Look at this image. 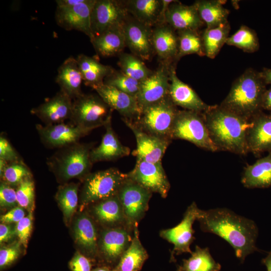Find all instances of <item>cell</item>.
<instances>
[{
  "label": "cell",
  "mask_w": 271,
  "mask_h": 271,
  "mask_svg": "<svg viewBox=\"0 0 271 271\" xmlns=\"http://www.w3.org/2000/svg\"><path fill=\"white\" fill-rule=\"evenodd\" d=\"M133 230V236L130 245L112 271H139L148 259V254L139 238L138 226Z\"/></svg>",
  "instance_id": "f546056e"
},
{
  "label": "cell",
  "mask_w": 271,
  "mask_h": 271,
  "mask_svg": "<svg viewBox=\"0 0 271 271\" xmlns=\"http://www.w3.org/2000/svg\"><path fill=\"white\" fill-rule=\"evenodd\" d=\"M171 66L169 96L176 106L186 110L203 112L209 105L205 103L196 92L177 77L175 69Z\"/></svg>",
  "instance_id": "44dd1931"
},
{
  "label": "cell",
  "mask_w": 271,
  "mask_h": 271,
  "mask_svg": "<svg viewBox=\"0 0 271 271\" xmlns=\"http://www.w3.org/2000/svg\"><path fill=\"white\" fill-rule=\"evenodd\" d=\"M152 193L127 177L117 195L122 207L125 224L128 228L134 229L138 226L148 209Z\"/></svg>",
  "instance_id": "9c48e42d"
},
{
  "label": "cell",
  "mask_w": 271,
  "mask_h": 271,
  "mask_svg": "<svg viewBox=\"0 0 271 271\" xmlns=\"http://www.w3.org/2000/svg\"><path fill=\"white\" fill-rule=\"evenodd\" d=\"M129 179L162 198L168 196L170 184L162 163H153L137 160L134 168L126 174Z\"/></svg>",
  "instance_id": "7c38bea8"
},
{
  "label": "cell",
  "mask_w": 271,
  "mask_h": 271,
  "mask_svg": "<svg viewBox=\"0 0 271 271\" xmlns=\"http://www.w3.org/2000/svg\"><path fill=\"white\" fill-rule=\"evenodd\" d=\"M246 140L248 152L255 156L271 152V113L261 112L250 120Z\"/></svg>",
  "instance_id": "ffe728a7"
},
{
  "label": "cell",
  "mask_w": 271,
  "mask_h": 271,
  "mask_svg": "<svg viewBox=\"0 0 271 271\" xmlns=\"http://www.w3.org/2000/svg\"><path fill=\"white\" fill-rule=\"evenodd\" d=\"M76 59L84 84L93 89L103 84L105 78L114 71L111 67L83 54L78 55Z\"/></svg>",
  "instance_id": "f1b7e54d"
},
{
  "label": "cell",
  "mask_w": 271,
  "mask_h": 271,
  "mask_svg": "<svg viewBox=\"0 0 271 271\" xmlns=\"http://www.w3.org/2000/svg\"><path fill=\"white\" fill-rule=\"evenodd\" d=\"M19 206L29 211L33 209L35 199V185L32 177L23 181L16 189Z\"/></svg>",
  "instance_id": "7bdbcfd3"
},
{
  "label": "cell",
  "mask_w": 271,
  "mask_h": 271,
  "mask_svg": "<svg viewBox=\"0 0 271 271\" xmlns=\"http://www.w3.org/2000/svg\"><path fill=\"white\" fill-rule=\"evenodd\" d=\"M18 204L16 190L2 181L0 185V205L1 207H15Z\"/></svg>",
  "instance_id": "bcb514c9"
},
{
  "label": "cell",
  "mask_w": 271,
  "mask_h": 271,
  "mask_svg": "<svg viewBox=\"0 0 271 271\" xmlns=\"http://www.w3.org/2000/svg\"><path fill=\"white\" fill-rule=\"evenodd\" d=\"M82 81L76 59L72 56L67 58L58 68L56 77L60 90L74 100L83 94L81 87Z\"/></svg>",
  "instance_id": "d4e9b609"
},
{
  "label": "cell",
  "mask_w": 271,
  "mask_h": 271,
  "mask_svg": "<svg viewBox=\"0 0 271 271\" xmlns=\"http://www.w3.org/2000/svg\"><path fill=\"white\" fill-rule=\"evenodd\" d=\"M90 41L97 53L104 57L121 54L126 46L122 27L111 29L94 36Z\"/></svg>",
  "instance_id": "83f0119b"
},
{
  "label": "cell",
  "mask_w": 271,
  "mask_h": 271,
  "mask_svg": "<svg viewBox=\"0 0 271 271\" xmlns=\"http://www.w3.org/2000/svg\"><path fill=\"white\" fill-rule=\"evenodd\" d=\"M152 43L154 51L161 59L166 62L177 59L178 35L168 25H159L153 30Z\"/></svg>",
  "instance_id": "4316f807"
},
{
  "label": "cell",
  "mask_w": 271,
  "mask_h": 271,
  "mask_svg": "<svg viewBox=\"0 0 271 271\" xmlns=\"http://www.w3.org/2000/svg\"><path fill=\"white\" fill-rule=\"evenodd\" d=\"M178 110L168 95L144 108L139 119L134 122L150 134L172 140L171 133Z\"/></svg>",
  "instance_id": "52a82bcc"
},
{
  "label": "cell",
  "mask_w": 271,
  "mask_h": 271,
  "mask_svg": "<svg viewBox=\"0 0 271 271\" xmlns=\"http://www.w3.org/2000/svg\"><path fill=\"white\" fill-rule=\"evenodd\" d=\"M25 212L23 208L17 206L6 214L1 215V222L4 224L18 223L25 217Z\"/></svg>",
  "instance_id": "681fc988"
},
{
  "label": "cell",
  "mask_w": 271,
  "mask_h": 271,
  "mask_svg": "<svg viewBox=\"0 0 271 271\" xmlns=\"http://www.w3.org/2000/svg\"><path fill=\"white\" fill-rule=\"evenodd\" d=\"M100 145L93 148L90 152V159L93 164L101 161H111L118 159L130 154V149L123 145L114 131L111 121L105 126Z\"/></svg>",
  "instance_id": "cb8c5ba5"
},
{
  "label": "cell",
  "mask_w": 271,
  "mask_h": 271,
  "mask_svg": "<svg viewBox=\"0 0 271 271\" xmlns=\"http://www.w3.org/2000/svg\"><path fill=\"white\" fill-rule=\"evenodd\" d=\"M165 24L174 30H196L204 24L193 4L183 5L175 1L169 7L165 15Z\"/></svg>",
  "instance_id": "7402d4cb"
},
{
  "label": "cell",
  "mask_w": 271,
  "mask_h": 271,
  "mask_svg": "<svg viewBox=\"0 0 271 271\" xmlns=\"http://www.w3.org/2000/svg\"><path fill=\"white\" fill-rule=\"evenodd\" d=\"M118 64L122 73L140 82L146 79L153 73L141 59L133 54H120Z\"/></svg>",
  "instance_id": "74e56055"
},
{
  "label": "cell",
  "mask_w": 271,
  "mask_h": 271,
  "mask_svg": "<svg viewBox=\"0 0 271 271\" xmlns=\"http://www.w3.org/2000/svg\"><path fill=\"white\" fill-rule=\"evenodd\" d=\"M171 66L168 62L164 63L150 76L141 82L136 98L142 111L146 107L161 101L169 95Z\"/></svg>",
  "instance_id": "9a60e30c"
},
{
  "label": "cell",
  "mask_w": 271,
  "mask_h": 271,
  "mask_svg": "<svg viewBox=\"0 0 271 271\" xmlns=\"http://www.w3.org/2000/svg\"><path fill=\"white\" fill-rule=\"evenodd\" d=\"M171 139L186 140L209 151H218L210 137L202 112L178 110Z\"/></svg>",
  "instance_id": "ba28073f"
},
{
  "label": "cell",
  "mask_w": 271,
  "mask_h": 271,
  "mask_svg": "<svg viewBox=\"0 0 271 271\" xmlns=\"http://www.w3.org/2000/svg\"><path fill=\"white\" fill-rule=\"evenodd\" d=\"M72 105L73 100L60 90L52 97L32 108L30 112L39 118L44 125L55 124L70 120Z\"/></svg>",
  "instance_id": "ac0fdd59"
},
{
  "label": "cell",
  "mask_w": 271,
  "mask_h": 271,
  "mask_svg": "<svg viewBox=\"0 0 271 271\" xmlns=\"http://www.w3.org/2000/svg\"><path fill=\"white\" fill-rule=\"evenodd\" d=\"M221 266L211 256L208 247L195 246L194 251L188 259H183L176 271H219Z\"/></svg>",
  "instance_id": "e575fe53"
},
{
  "label": "cell",
  "mask_w": 271,
  "mask_h": 271,
  "mask_svg": "<svg viewBox=\"0 0 271 271\" xmlns=\"http://www.w3.org/2000/svg\"><path fill=\"white\" fill-rule=\"evenodd\" d=\"M262 107L263 109L268 110L271 113V87L266 89L263 94Z\"/></svg>",
  "instance_id": "816d5d0a"
},
{
  "label": "cell",
  "mask_w": 271,
  "mask_h": 271,
  "mask_svg": "<svg viewBox=\"0 0 271 271\" xmlns=\"http://www.w3.org/2000/svg\"><path fill=\"white\" fill-rule=\"evenodd\" d=\"M0 159L9 163L23 161L8 140L3 134L0 136Z\"/></svg>",
  "instance_id": "7dc6e473"
},
{
  "label": "cell",
  "mask_w": 271,
  "mask_h": 271,
  "mask_svg": "<svg viewBox=\"0 0 271 271\" xmlns=\"http://www.w3.org/2000/svg\"><path fill=\"white\" fill-rule=\"evenodd\" d=\"M202 113L210 137L218 151L240 155L248 152L246 139L250 120L220 105H209Z\"/></svg>",
  "instance_id": "7a4b0ae2"
},
{
  "label": "cell",
  "mask_w": 271,
  "mask_h": 271,
  "mask_svg": "<svg viewBox=\"0 0 271 271\" xmlns=\"http://www.w3.org/2000/svg\"><path fill=\"white\" fill-rule=\"evenodd\" d=\"M230 26L229 22L218 27L206 28L202 34L205 55L214 59L229 37Z\"/></svg>",
  "instance_id": "d590c367"
},
{
  "label": "cell",
  "mask_w": 271,
  "mask_h": 271,
  "mask_svg": "<svg viewBox=\"0 0 271 271\" xmlns=\"http://www.w3.org/2000/svg\"><path fill=\"white\" fill-rule=\"evenodd\" d=\"M78 185L75 183L65 184L59 187L56 198L62 209L66 222L69 221L78 205Z\"/></svg>",
  "instance_id": "f35d334b"
},
{
  "label": "cell",
  "mask_w": 271,
  "mask_h": 271,
  "mask_svg": "<svg viewBox=\"0 0 271 271\" xmlns=\"http://www.w3.org/2000/svg\"><path fill=\"white\" fill-rule=\"evenodd\" d=\"M91 271H112L106 267H100L96 268Z\"/></svg>",
  "instance_id": "11a10c76"
},
{
  "label": "cell",
  "mask_w": 271,
  "mask_h": 271,
  "mask_svg": "<svg viewBox=\"0 0 271 271\" xmlns=\"http://www.w3.org/2000/svg\"><path fill=\"white\" fill-rule=\"evenodd\" d=\"M226 44L247 53L256 52L259 47L256 33L245 25L241 26L235 33L229 37Z\"/></svg>",
  "instance_id": "ab89813d"
},
{
  "label": "cell",
  "mask_w": 271,
  "mask_h": 271,
  "mask_svg": "<svg viewBox=\"0 0 271 271\" xmlns=\"http://www.w3.org/2000/svg\"><path fill=\"white\" fill-rule=\"evenodd\" d=\"M16 234L15 228L8 224L1 223L0 224V242H7L12 239Z\"/></svg>",
  "instance_id": "f907efd6"
},
{
  "label": "cell",
  "mask_w": 271,
  "mask_h": 271,
  "mask_svg": "<svg viewBox=\"0 0 271 271\" xmlns=\"http://www.w3.org/2000/svg\"><path fill=\"white\" fill-rule=\"evenodd\" d=\"M2 181L12 186H18L23 181L32 177V173L23 161L8 163L0 175Z\"/></svg>",
  "instance_id": "60d3db41"
},
{
  "label": "cell",
  "mask_w": 271,
  "mask_h": 271,
  "mask_svg": "<svg viewBox=\"0 0 271 271\" xmlns=\"http://www.w3.org/2000/svg\"><path fill=\"white\" fill-rule=\"evenodd\" d=\"M20 241L0 249V268L3 269L13 263L21 253Z\"/></svg>",
  "instance_id": "ee69618b"
},
{
  "label": "cell",
  "mask_w": 271,
  "mask_h": 271,
  "mask_svg": "<svg viewBox=\"0 0 271 271\" xmlns=\"http://www.w3.org/2000/svg\"><path fill=\"white\" fill-rule=\"evenodd\" d=\"M73 232L78 245L88 254L94 255L97 250V230L91 218L82 214L76 220Z\"/></svg>",
  "instance_id": "1f68e13d"
},
{
  "label": "cell",
  "mask_w": 271,
  "mask_h": 271,
  "mask_svg": "<svg viewBox=\"0 0 271 271\" xmlns=\"http://www.w3.org/2000/svg\"><path fill=\"white\" fill-rule=\"evenodd\" d=\"M178 53L177 59L189 54L205 56L202 34L196 30L178 31Z\"/></svg>",
  "instance_id": "8d00e7d4"
},
{
  "label": "cell",
  "mask_w": 271,
  "mask_h": 271,
  "mask_svg": "<svg viewBox=\"0 0 271 271\" xmlns=\"http://www.w3.org/2000/svg\"><path fill=\"white\" fill-rule=\"evenodd\" d=\"M128 14L123 2L116 0H96L91 16L93 37L109 29L122 27L127 19Z\"/></svg>",
  "instance_id": "8fae6325"
},
{
  "label": "cell",
  "mask_w": 271,
  "mask_h": 271,
  "mask_svg": "<svg viewBox=\"0 0 271 271\" xmlns=\"http://www.w3.org/2000/svg\"><path fill=\"white\" fill-rule=\"evenodd\" d=\"M125 124L133 133L137 149L133 155L137 160L153 163H162V159L171 140L150 134L142 129L134 121L122 118Z\"/></svg>",
  "instance_id": "5bb4252c"
},
{
  "label": "cell",
  "mask_w": 271,
  "mask_h": 271,
  "mask_svg": "<svg viewBox=\"0 0 271 271\" xmlns=\"http://www.w3.org/2000/svg\"><path fill=\"white\" fill-rule=\"evenodd\" d=\"M241 182L249 189L266 188L271 186V152L244 168Z\"/></svg>",
  "instance_id": "484cf974"
},
{
  "label": "cell",
  "mask_w": 271,
  "mask_h": 271,
  "mask_svg": "<svg viewBox=\"0 0 271 271\" xmlns=\"http://www.w3.org/2000/svg\"><path fill=\"white\" fill-rule=\"evenodd\" d=\"M200 210L193 202L188 206L182 221L177 225L160 231V236L174 245L171 261H175V255L192 252L190 246L195 239L193 224L195 220H197Z\"/></svg>",
  "instance_id": "30bf717a"
},
{
  "label": "cell",
  "mask_w": 271,
  "mask_h": 271,
  "mask_svg": "<svg viewBox=\"0 0 271 271\" xmlns=\"http://www.w3.org/2000/svg\"><path fill=\"white\" fill-rule=\"evenodd\" d=\"M199 15L206 28L218 27L228 22L229 11L220 1L199 0L194 4Z\"/></svg>",
  "instance_id": "836d02e7"
},
{
  "label": "cell",
  "mask_w": 271,
  "mask_h": 271,
  "mask_svg": "<svg viewBox=\"0 0 271 271\" xmlns=\"http://www.w3.org/2000/svg\"><path fill=\"white\" fill-rule=\"evenodd\" d=\"M122 29L125 44L133 55L142 60H148L154 51L153 43V30L134 18L127 19Z\"/></svg>",
  "instance_id": "e0dca14e"
},
{
  "label": "cell",
  "mask_w": 271,
  "mask_h": 271,
  "mask_svg": "<svg viewBox=\"0 0 271 271\" xmlns=\"http://www.w3.org/2000/svg\"><path fill=\"white\" fill-rule=\"evenodd\" d=\"M97 94L112 110L123 118L137 121L142 113L137 98L104 83L94 88Z\"/></svg>",
  "instance_id": "d6986e66"
},
{
  "label": "cell",
  "mask_w": 271,
  "mask_h": 271,
  "mask_svg": "<svg viewBox=\"0 0 271 271\" xmlns=\"http://www.w3.org/2000/svg\"><path fill=\"white\" fill-rule=\"evenodd\" d=\"M132 237L126 229L116 227L103 231L100 239V250L109 262L119 260L130 245Z\"/></svg>",
  "instance_id": "603a6c76"
},
{
  "label": "cell",
  "mask_w": 271,
  "mask_h": 271,
  "mask_svg": "<svg viewBox=\"0 0 271 271\" xmlns=\"http://www.w3.org/2000/svg\"><path fill=\"white\" fill-rule=\"evenodd\" d=\"M95 2L85 0L71 8H57L55 18L57 25L67 31H80L92 39L91 16Z\"/></svg>",
  "instance_id": "2e32d148"
},
{
  "label": "cell",
  "mask_w": 271,
  "mask_h": 271,
  "mask_svg": "<svg viewBox=\"0 0 271 271\" xmlns=\"http://www.w3.org/2000/svg\"><path fill=\"white\" fill-rule=\"evenodd\" d=\"M104 83L112 86L118 90L136 98L140 90L141 82L121 72L113 71L107 76Z\"/></svg>",
  "instance_id": "b9f144b4"
},
{
  "label": "cell",
  "mask_w": 271,
  "mask_h": 271,
  "mask_svg": "<svg viewBox=\"0 0 271 271\" xmlns=\"http://www.w3.org/2000/svg\"><path fill=\"white\" fill-rule=\"evenodd\" d=\"M261 262L266 267L267 271H271V250L267 256L262 259Z\"/></svg>",
  "instance_id": "db71d44e"
},
{
  "label": "cell",
  "mask_w": 271,
  "mask_h": 271,
  "mask_svg": "<svg viewBox=\"0 0 271 271\" xmlns=\"http://www.w3.org/2000/svg\"></svg>",
  "instance_id": "9f6ffc18"
},
{
  "label": "cell",
  "mask_w": 271,
  "mask_h": 271,
  "mask_svg": "<svg viewBox=\"0 0 271 271\" xmlns=\"http://www.w3.org/2000/svg\"><path fill=\"white\" fill-rule=\"evenodd\" d=\"M33 226V210L28 214L17 223L15 226L16 235L19 241L26 247Z\"/></svg>",
  "instance_id": "f6af8a7d"
},
{
  "label": "cell",
  "mask_w": 271,
  "mask_h": 271,
  "mask_svg": "<svg viewBox=\"0 0 271 271\" xmlns=\"http://www.w3.org/2000/svg\"><path fill=\"white\" fill-rule=\"evenodd\" d=\"M266 86L261 72L248 68L233 81L228 94L220 105L250 120L262 112Z\"/></svg>",
  "instance_id": "3957f363"
},
{
  "label": "cell",
  "mask_w": 271,
  "mask_h": 271,
  "mask_svg": "<svg viewBox=\"0 0 271 271\" xmlns=\"http://www.w3.org/2000/svg\"><path fill=\"white\" fill-rule=\"evenodd\" d=\"M126 178V174L114 168L90 173L83 179L81 207L117 195Z\"/></svg>",
  "instance_id": "5b68a950"
},
{
  "label": "cell",
  "mask_w": 271,
  "mask_h": 271,
  "mask_svg": "<svg viewBox=\"0 0 271 271\" xmlns=\"http://www.w3.org/2000/svg\"><path fill=\"white\" fill-rule=\"evenodd\" d=\"M72 271H91V263L86 256L77 252L69 262Z\"/></svg>",
  "instance_id": "c3c4849f"
},
{
  "label": "cell",
  "mask_w": 271,
  "mask_h": 271,
  "mask_svg": "<svg viewBox=\"0 0 271 271\" xmlns=\"http://www.w3.org/2000/svg\"><path fill=\"white\" fill-rule=\"evenodd\" d=\"M93 213L101 223L116 226L125 224L122 207L117 195L97 202Z\"/></svg>",
  "instance_id": "d6a6232c"
},
{
  "label": "cell",
  "mask_w": 271,
  "mask_h": 271,
  "mask_svg": "<svg viewBox=\"0 0 271 271\" xmlns=\"http://www.w3.org/2000/svg\"><path fill=\"white\" fill-rule=\"evenodd\" d=\"M202 231L215 234L234 249L241 263L249 254L260 251L256 246L258 228L255 222L226 208L200 210L197 219Z\"/></svg>",
  "instance_id": "6da1fadb"
},
{
  "label": "cell",
  "mask_w": 271,
  "mask_h": 271,
  "mask_svg": "<svg viewBox=\"0 0 271 271\" xmlns=\"http://www.w3.org/2000/svg\"><path fill=\"white\" fill-rule=\"evenodd\" d=\"M93 145L77 142L58 149L47 159L46 164L62 181L75 178L83 179L90 173L92 166L90 152Z\"/></svg>",
  "instance_id": "277c9868"
},
{
  "label": "cell",
  "mask_w": 271,
  "mask_h": 271,
  "mask_svg": "<svg viewBox=\"0 0 271 271\" xmlns=\"http://www.w3.org/2000/svg\"><path fill=\"white\" fill-rule=\"evenodd\" d=\"M123 3L128 13L139 22L150 27L158 24L162 0H129Z\"/></svg>",
  "instance_id": "4dcf8cb0"
},
{
  "label": "cell",
  "mask_w": 271,
  "mask_h": 271,
  "mask_svg": "<svg viewBox=\"0 0 271 271\" xmlns=\"http://www.w3.org/2000/svg\"><path fill=\"white\" fill-rule=\"evenodd\" d=\"M36 128L46 148L57 149L79 142L91 131L71 123L64 122L51 125L37 124Z\"/></svg>",
  "instance_id": "4fadbf2b"
},
{
  "label": "cell",
  "mask_w": 271,
  "mask_h": 271,
  "mask_svg": "<svg viewBox=\"0 0 271 271\" xmlns=\"http://www.w3.org/2000/svg\"><path fill=\"white\" fill-rule=\"evenodd\" d=\"M260 72L266 84L271 85V68H264Z\"/></svg>",
  "instance_id": "f5cc1de1"
},
{
  "label": "cell",
  "mask_w": 271,
  "mask_h": 271,
  "mask_svg": "<svg viewBox=\"0 0 271 271\" xmlns=\"http://www.w3.org/2000/svg\"><path fill=\"white\" fill-rule=\"evenodd\" d=\"M112 110L98 94L83 93L73 101L70 123L92 131L111 121Z\"/></svg>",
  "instance_id": "8992f818"
}]
</instances>
